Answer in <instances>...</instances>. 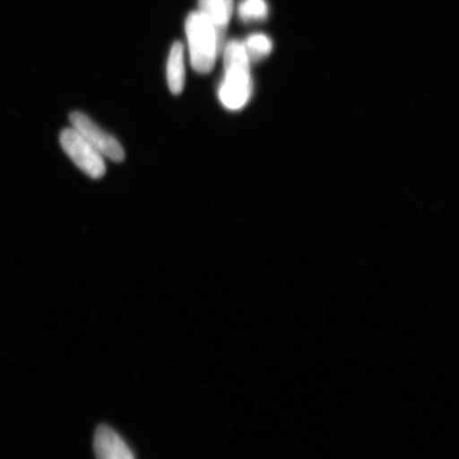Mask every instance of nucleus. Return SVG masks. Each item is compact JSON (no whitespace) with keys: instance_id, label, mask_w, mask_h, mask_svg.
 I'll return each instance as SVG.
<instances>
[{"instance_id":"f257e3e1","label":"nucleus","mask_w":459,"mask_h":459,"mask_svg":"<svg viewBox=\"0 0 459 459\" xmlns=\"http://www.w3.org/2000/svg\"><path fill=\"white\" fill-rule=\"evenodd\" d=\"M225 79L221 85L220 99L229 110H239L252 93L250 60L243 42L232 39L223 46Z\"/></svg>"},{"instance_id":"f03ea898","label":"nucleus","mask_w":459,"mask_h":459,"mask_svg":"<svg viewBox=\"0 0 459 459\" xmlns=\"http://www.w3.org/2000/svg\"><path fill=\"white\" fill-rule=\"evenodd\" d=\"M186 31L192 67L199 74H209L226 42L222 41L215 26L199 11L187 16Z\"/></svg>"},{"instance_id":"7ed1b4c3","label":"nucleus","mask_w":459,"mask_h":459,"mask_svg":"<svg viewBox=\"0 0 459 459\" xmlns=\"http://www.w3.org/2000/svg\"><path fill=\"white\" fill-rule=\"evenodd\" d=\"M60 141L67 156L86 175L93 179H100L106 174V164L101 154L95 151L76 130L65 129L61 134Z\"/></svg>"},{"instance_id":"20e7f679","label":"nucleus","mask_w":459,"mask_h":459,"mask_svg":"<svg viewBox=\"0 0 459 459\" xmlns=\"http://www.w3.org/2000/svg\"><path fill=\"white\" fill-rule=\"evenodd\" d=\"M71 123L73 128L78 132L83 139L90 143L95 151L101 156L114 160V162H122L125 159V152L115 137L108 134L99 126L86 117L82 112H74L71 114Z\"/></svg>"},{"instance_id":"39448f33","label":"nucleus","mask_w":459,"mask_h":459,"mask_svg":"<svg viewBox=\"0 0 459 459\" xmlns=\"http://www.w3.org/2000/svg\"><path fill=\"white\" fill-rule=\"evenodd\" d=\"M94 451L97 459H135L126 441L105 424L96 429Z\"/></svg>"},{"instance_id":"423d86ee","label":"nucleus","mask_w":459,"mask_h":459,"mask_svg":"<svg viewBox=\"0 0 459 459\" xmlns=\"http://www.w3.org/2000/svg\"><path fill=\"white\" fill-rule=\"evenodd\" d=\"M199 13L204 14L216 28L223 42H226L227 28L231 20L234 0H198Z\"/></svg>"},{"instance_id":"0eeeda50","label":"nucleus","mask_w":459,"mask_h":459,"mask_svg":"<svg viewBox=\"0 0 459 459\" xmlns=\"http://www.w3.org/2000/svg\"><path fill=\"white\" fill-rule=\"evenodd\" d=\"M168 82L172 94L179 95L185 89V46L181 42H176L170 49L168 61Z\"/></svg>"},{"instance_id":"6e6552de","label":"nucleus","mask_w":459,"mask_h":459,"mask_svg":"<svg viewBox=\"0 0 459 459\" xmlns=\"http://www.w3.org/2000/svg\"><path fill=\"white\" fill-rule=\"evenodd\" d=\"M243 44L250 62L265 59L273 50L272 39L263 33L252 34Z\"/></svg>"},{"instance_id":"1a4fd4ad","label":"nucleus","mask_w":459,"mask_h":459,"mask_svg":"<svg viewBox=\"0 0 459 459\" xmlns=\"http://www.w3.org/2000/svg\"><path fill=\"white\" fill-rule=\"evenodd\" d=\"M268 13L266 0H243L238 5V15L245 22L266 20Z\"/></svg>"}]
</instances>
